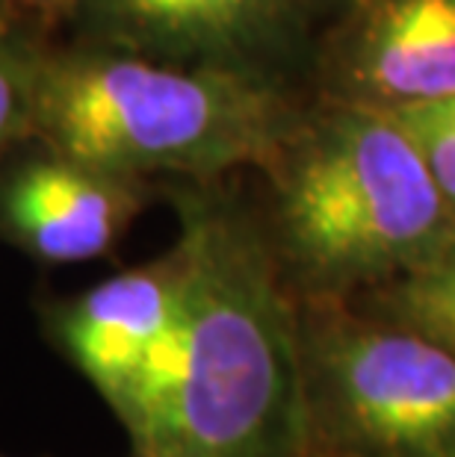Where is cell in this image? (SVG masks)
Listing matches in <instances>:
<instances>
[{"mask_svg":"<svg viewBox=\"0 0 455 457\" xmlns=\"http://www.w3.org/2000/svg\"><path fill=\"white\" fill-rule=\"evenodd\" d=\"M393 115L414 136L434 183L455 212V98L393 110Z\"/></svg>","mask_w":455,"mask_h":457,"instance_id":"11","label":"cell"},{"mask_svg":"<svg viewBox=\"0 0 455 457\" xmlns=\"http://www.w3.org/2000/svg\"><path fill=\"white\" fill-rule=\"evenodd\" d=\"M42 38L33 24L0 6V169L36 133Z\"/></svg>","mask_w":455,"mask_h":457,"instance_id":"10","label":"cell"},{"mask_svg":"<svg viewBox=\"0 0 455 457\" xmlns=\"http://www.w3.org/2000/svg\"><path fill=\"white\" fill-rule=\"evenodd\" d=\"M266 239L296 301H352L455 239V212L393 112L334 101L266 165Z\"/></svg>","mask_w":455,"mask_h":457,"instance_id":"2","label":"cell"},{"mask_svg":"<svg viewBox=\"0 0 455 457\" xmlns=\"http://www.w3.org/2000/svg\"><path fill=\"white\" fill-rule=\"evenodd\" d=\"M308 457H455V352L350 301H296Z\"/></svg>","mask_w":455,"mask_h":457,"instance_id":"4","label":"cell"},{"mask_svg":"<svg viewBox=\"0 0 455 457\" xmlns=\"http://www.w3.org/2000/svg\"><path fill=\"white\" fill-rule=\"evenodd\" d=\"M183 301V251L115 271L83 293L42 304L51 345L80 372L104 404L115 411L145 363L178 322Z\"/></svg>","mask_w":455,"mask_h":457,"instance_id":"7","label":"cell"},{"mask_svg":"<svg viewBox=\"0 0 455 457\" xmlns=\"http://www.w3.org/2000/svg\"><path fill=\"white\" fill-rule=\"evenodd\" d=\"M175 360L128 457H308L299 307L264 219L213 183L175 192Z\"/></svg>","mask_w":455,"mask_h":457,"instance_id":"1","label":"cell"},{"mask_svg":"<svg viewBox=\"0 0 455 457\" xmlns=\"http://www.w3.org/2000/svg\"><path fill=\"white\" fill-rule=\"evenodd\" d=\"M299 119L278 80L74 42L45 45L33 139L124 178L216 183L266 169Z\"/></svg>","mask_w":455,"mask_h":457,"instance_id":"3","label":"cell"},{"mask_svg":"<svg viewBox=\"0 0 455 457\" xmlns=\"http://www.w3.org/2000/svg\"><path fill=\"white\" fill-rule=\"evenodd\" d=\"M145 204L148 180L30 139L0 169V242L38 266H80L110 257Z\"/></svg>","mask_w":455,"mask_h":457,"instance_id":"6","label":"cell"},{"mask_svg":"<svg viewBox=\"0 0 455 457\" xmlns=\"http://www.w3.org/2000/svg\"><path fill=\"white\" fill-rule=\"evenodd\" d=\"M325 0H74L77 42L278 80Z\"/></svg>","mask_w":455,"mask_h":457,"instance_id":"5","label":"cell"},{"mask_svg":"<svg viewBox=\"0 0 455 457\" xmlns=\"http://www.w3.org/2000/svg\"><path fill=\"white\" fill-rule=\"evenodd\" d=\"M0 457H9V454H6V452H0Z\"/></svg>","mask_w":455,"mask_h":457,"instance_id":"13","label":"cell"},{"mask_svg":"<svg viewBox=\"0 0 455 457\" xmlns=\"http://www.w3.org/2000/svg\"><path fill=\"white\" fill-rule=\"evenodd\" d=\"M367 310L420 330L455 352V239L417 269L373 289Z\"/></svg>","mask_w":455,"mask_h":457,"instance_id":"9","label":"cell"},{"mask_svg":"<svg viewBox=\"0 0 455 457\" xmlns=\"http://www.w3.org/2000/svg\"><path fill=\"white\" fill-rule=\"evenodd\" d=\"M74 0H0V6L13 15L24 18L33 27H51L60 21H69Z\"/></svg>","mask_w":455,"mask_h":457,"instance_id":"12","label":"cell"},{"mask_svg":"<svg viewBox=\"0 0 455 457\" xmlns=\"http://www.w3.org/2000/svg\"><path fill=\"white\" fill-rule=\"evenodd\" d=\"M332 71L334 101L387 112L455 98V0H355Z\"/></svg>","mask_w":455,"mask_h":457,"instance_id":"8","label":"cell"}]
</instances>
